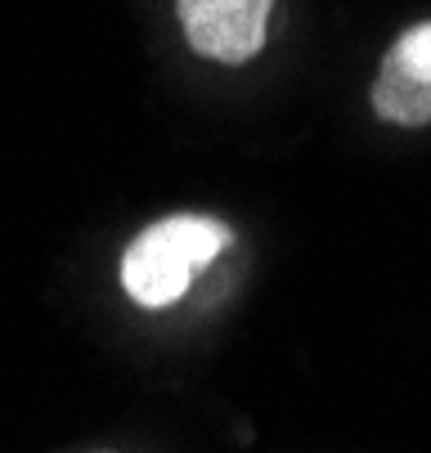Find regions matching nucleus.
I'll list each match as a JSON object with an SVG mask.
<instances>
[{
  "label": "nucleus",
  "instance_id": "nucleus-1",
  "mask_svg": "<svg viewBox=\"0 0 431 453\" xmlns=\"http://www.w3.org/2000/svg\"><path fill=\"white\" fill-rule=\"evenodd\" d=\"M234 242V229L212 216H166L131 238L121 251V288L144 310H166L189 292L194 274L207 270Z\"/></svg>",
  "mask_w": 431,
  "mask_h": 453
},
{
  "label": "nucleus",
  "instance_id": "nucleus-2",
  "mask_svg": "<svg viewBox=\"0 0 431 453\" xmlns=\"http://www.w3.org/2000/svg\"><path fill=\"white\" fill-rule=\"evenodd\" d=\"M274 0H175L180 32L198 58L225 63H252L266 50V27H270Z\"/></svg>",
  "mask_w": 431,
  "mask_h": 453
},
{
  "label": "nucleus",
  "instance_id": "nucleus-3",
  "mask_svg": "<svg viewBox=\"0 0 431 453\" xmlns=\"http://www.w3.org/2000/svg\"><path fill=\"white\" fill-rule=\"evenodd\" d=\"M373 112L391 126H427L431 121V19L404 27L373 81Z\"/></svg>",
  "mask_w": 431,
  "mask_h": 453
},
{
  "label": "nucleus",
  "instance_id": "nucleus-4",
  "mask_svg": "<svg viewBox=\"0 0 431 453\" xmlns=\"http://www.w3.org/2000/svg\"><path fill=\"white\" fill-rule=\"evenodd\" d=\"M104 453H112V449H104Z\"/></svg>",
  "mask_w": 431,
  "mask_h": 453
}]
</instances>
